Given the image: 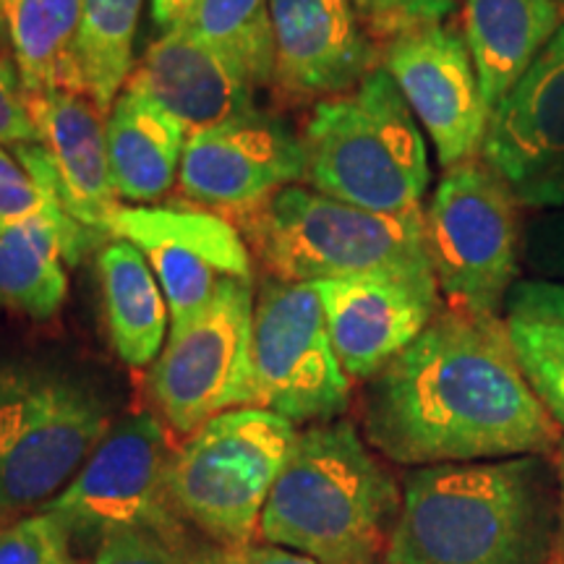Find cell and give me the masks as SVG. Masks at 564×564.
Returning <instances> with one entry per match:
<instances>
[{
  "label": "cell",
  "instance_id": "21",
  "mask_svg": "<svg viewBox=\"0 0 564 564\" xmlns=\"http://www.w3.org/2000/svg\"><path fill=\"white\" fill-rule=\"evenodd\" d=\"M192 131L131 84L108 116V154L116 192L126 202H158L178 181Z\"/></svg>",
  "mask_w": 564,
  "mask_h": 564
},
{
  "label": "cell",
  "instance_id": "14",
  "mask_svg": "<svg viewBox=\"0 0 564 564\" xmlns=\"http://www.w3.org/2000/svg\"><path fill=\"white\" fill-rule=\"evenodd\" d=\"M345 373L369 382L442 312L434 270H387L314 282Z\"/></svg>",
  "mask_w": 564,
  "mask_h": 564
},
{
  "label": "cell",
  "instance_id": "12",
  "mask_svg": "<svg viewBox=\"0 0 564 564\" xmlns=\"http://www.w3.org/2000/svg\"><path fill=\"white\" fill-rule=\"evenodd\" d=\"M382 66L432 139L444 171L481 154L491 112L457 26L442 21L398 34L384 47Z\"/></svg>",
  "mask_w": 564,
  "mask_h": 564
},
{
  "label": "cell",
  "instance_id": "20",
  "mask_svg": "<svg viewBox=\"0 0 564 564\" xmlns=\"http://www.w3.org/2000/svg\"><path fill=\"white\" fill-rule=\"evenodd\" d=\"M564 24L562 0H463V37L489 112Z\"/></svg>",
  "mask_w": 564,
  "mask_h": 564
},
{
  "label": "cell",
  "instance_id": "5",
  "mask_svg": "<svg viewBox=\"0 0 564 564\" xmlns=\"http://www.w3.org/2000/svg\"><path fill=\"white\" fill-rule=\"evenodd\" d=\"M246 246L267 278L316 282L387 270H432L423 209L382 215L314 188L288 186L236 212Z\"/></svg>",
  "mask_w": 564,
  "mask_h": 564
},
{
  "label": "cell",
  "instance_id": "31",
  "mask_svg": "<svg viewBox=\"0 0 564 564\" xmlns=\"http://www.w3.org/2000/svg\"><path fill=\"white\" fill-rule=\"evenodd\" d=\"M523 262L533 280L564 282V209L539 212L525 225Z\"/></svg>",
  "mask_w": 564,
  "mask_h": 564
},
{
  "label": "cell",
  "instance_id": "22",
  "mask_svg": "<svg viewBox=\"0 0 564 564\" xmlns=\"http://www.w3.org/2000/svg\"><path fill=\"white\" fill-rule=\"evenodd\" d=\"M108 333L129 366H150L167 333V301L150 262L131 241L108 238L97 251Z\"/></svg>",
  "mask_w": 564,
  "mask_h": 564
},
{
  "label": "cell",
  "instance_id": "23",
  "mask_svg": "<svg viewBox=\"0 0 564 564\" xmlns=\"http://www.w3.org/2000/svg\"><path fill=\"white\" fill-rule=\"evenodd\" d=\"M3 11L26 95L74 91L87 97L76 53L82 0H3Z\"/></svg>",
  "mask_w": 564,
  "mask_h": 564
},
{
  "label": "cell",
  "instance_id": "8",
  "mask_svg": "<svg viewBox=\"0 0 564 564\" xmlns=\"http://www.w3.org/2000/svg\"><path fill=\"white\" fill-rule=\"evenodd\" d=\"M426 215V246L447 308L499 316L518 285L523 225L514 188L484 160L444 171Z\"/></svg>",
  "mask_w": 564,
  "mask_h": 564
},
{
  "label": "cell",
  "instance_id": "25",
  "mask_svg": "<svg viewBox=\"0 0 564 564\" xmlns=\"http://www.w3.org/2000/svg\"><path fill=\"white\" fill-rule=\"evenodd\" d=\"M141 0H82L76 53L87 97L102 112L112 108L133 74Z\"/></svg>",
  "mask_w": 564,
  "mask_h": 564
},
{
  "label": "cell",
  "instance_id": "3",
  "mask_svg": "<svg viewBox=\"0 0 564 564\" xmlns=\"http://www.w3.org/2000/svg\"><path fill=\"white\" fill-rule=\"evenodd\" d=\"M403 486L348 419L299 429L259 539L316 564H387Z\"/></svg>",
  "mask_w": 564,
  "mask_h": 564
},
{
  "label": "cell",
  "instance_id": "11",
  "mask_svg": "<svg viewBox=\"0 0 564 564\" xmlns=\"http://www.w3.org/2000/svg\"><path fill=\"white\" fill-rule=\"evenodd\" d=\"M253 303L251 282L225 280L192 322L171 327L147 387L173 432L188 436L225 411L253 408Z\"/></svg>",
  "mask_w": 564,
  "mask_h": 564
},
{
  "label": "cell",
  "instance_id": "10",
  "mask_svg": "<svg viewBox=\"0 0 564 564\" xmlns=\"http://www.w3.org/2000/svg\"><path fill=\"white\" fill-rule=\"evenodd\" d=\"M253 408L295 426L343 419L350 377L333 348L314 282L267 278L253 303Z\"/></svg>",
  "mask_w": 564,
  "mask_h": 564
},
{
  "label": "cell",
  "instance_id": "18",
  "mask_svg": "<svg viewBox=\"0 0 564 564\" xmlns=\"http://www.w3.org/2000/svg\"><path fill=\"white\" fill-rule=\"evenodd\" d=\"M481 160L514 192L564 167V24L491 110Z\"/></svg>",
  "mask_w": 564,
  "mask_h": 564
},
{
  "label": "cell",
  "instance_id": "19",
  "mask_svg": "<svg viewBox=\"0 0 564 564\" xmlns=\"http://www.w3.org/2000/svg\"><path fill=\"white\" fill-rule=\"evenodd\" d=\"M32 220L0 236V306L42 322L68 295L66 264L76 267L100 238L76 225L53 199Z\"/></svg>",
  "mask_w": 564,
  "mask_h": 564
},
{
  "label": "cell",
  "instance_id": "35",
  "mask_svg": "<svg viewBox=\"0 0 564 564\" xmlns=\"http://www.w3.org/2000/svg\"><path fill=\"white\" fill-rule=\"evenodd\" d=\"M186 556L192 564H316L308 556L264 544V541L243 546H217L207 541V544H194Z\"/></svg>",
  "mask_w": 564,
  "mask_h": 564
},
{
  "label": "cell",
  "instance_id": "27",
  "mask_svg": "<svg viewBox=\"0 0 564 564\" xmlns=\"http://www.w3.org/2000/svg\"><path fill=\"white\" fill-rule=\"evenodd\" d=\"M505 324L528 382L564 434V322L507 314Z\"/></svg>",
  "mask_w": 564,
  "mask_h": 564
},
{
  "label": "cell",
  "instance_id": "4",
  "mask_svg": "<svg viewBox=\"0 0 564 564\" xmlns=\"http://www.w3.org/2000/svg\"><path fill=\"white\" fill-rule=\"evenodd\" d=\"M301 141L314 192L382 215L421 209L432 183L426 139L384 66L316 105Z\"/></svg>",
  "mask_w": 564,
  "mask_h": 564
},
{
  "label": "cell",
  "instance_id": "24",
  "mask_svg": "<svg viewBox=\"0 0 564 564\" xmlns=\"http://www.w3.org/2000/svg\"><path fill=\"white\" fill-rule=\"evenodd\" d=\"M110 238L133 246L165 241L199 251L223 278L251 282V251L228 217L199 209L121 207L110 220Z\"/></svg>",
  "mask_w": 564,
  "mask_h": 564
},
{
  "label": "cell",
  "instance_id": "34",
  "mask_svg": "<svg viewBox=\"0 0 564 564\" xmlns=\"http://www.w3.org/2000/svg\"><path fill=\"white\" fill-rule=\"evenodd\" d=\"M37 141L40 137L17 63L0 58V147L17 150L24 144H37Z\"/></svg>",
  "mask_w": 564,
  "mask_h": 564
},
{
  "label": "cell",
  "instance_id": "38",
  "mask_svg": "<svg viewBox=\"0 0 564 564\" xmlns=\"http://www.w3.org/2000/svg\"><path fill=\"white\" fill-rule=\"evenodd\" d=\"M194 0H152V17L160 26L171 30L175 21H181L183 13L192 9Z\"/></svg>",
  "mask_w": 564,
  "mask_h": 564
},
{
  "label": "cell",
  "instance_id": "9",
  "mask_svg": "<svg viewBox=\"0 0 564 564\" xmlns=\"http://www.w3.org/2000/svg\"><path fill=\"white\" fill-rule=\"evenodd\" d=\"M173 453L154 415H126L112 423L74 481L42 510L58 520L70 544L91 554L105 535L123 528L158 535L188 554L194 544L167 486Z\"/></svg>",
  "mask_w": 564,
  "mask_h": 564
},
{
  "label": "cell",
  "instance_id": "36",
  "mask_svg": "<svg viewBox=\"0 0 564 564\" xmlns=\"http://www.w3.org/2000/svg\"><path fill=\"white\" fill-rule=\"evenodd\" d=\"M507 314H533L564 322V282L523 280L507 299Z\"/></svg>",
  "mask_w": 564,
  "mask_h": 564
},
{
  "label": "cell",
  "instance_id": "2",
  "mask_svg": "<svg viewBox=\"0 0 564 564\" xmlns=\"http://www.w3.org/2000/svg\"><path fill=\"white\" fill-rule=\"evenodd\" d=\"M560 510L549 455L413 468L387 564H552Z\"/></svg>",
  "mask_w": 564,
  "mask_h": 564
},
{
  "label": "cell",
  "instance_id": "17",
  "mask_svg": "<svg viewBox=\"0 0 564 564\" xmlns=\"http://www.w3.org/2000/svg\"><path fill=\"white\" fill-rule=\"evenodd\" d=\"M129 84L192 133L257 110L251 76L183 24L147 47Z\"/></svg>",
  "mask_w": 564,
  "mask_h": 564
},
{
  "label": "cell",
  "instance_id": "40",
  "mask_svg": "<svg viewBox=\"0 0 564 564\" xmlns=\"http://www.w3.org/2000/svg\"><path fill=\"white\" fill-rule=\"evenodd\" d=\"M6 34H9V30H6V11H3V0H0V42H3Z\"/></svg>",
  "mask_w": 564,
  "mask_h": 564
},
{
  "label": "cell",
  "instance_id": "29",
  "mask_svg": "<svg viewBox=\"0 0 564 564\" xmlns=\"http://www.w3.org/2000/svg\"><path fill=\"white\" fill-rule=\"evenodd\" d=\"M0 564H82L68 533L51 512L37 510L0 528Z\"/></svg>",
  "mask_w": 564,
  "mask_h": 564
},
{
  "label": "cell",
  "instance_id": "28",
  "mask_svg": "<svg viewBox=\"0 0 564 564\" xmlns=\"http://www.w3.org/2000/svg\"><path fill=\"white\" fill-rule=\"evenodd\" d=\"M137 249L150 262L171 312V327L192 322L215 299L228 278L212 267L199 251L165 241H144Z\"/></svg>",
  "mask_w": 564,
  "mask_h": 564
},
{
  "label": "cell",
  "instance_id": "6",
  "mask_svg": "<svg viewBox=\"0 0 564 564\" xmlns=\"http://www.w3.org/2000/svg\"><path fill=\"white\" fill-rule=\"evenodd\" d=\"M97 384L34 358L0 361V512H37L74 481L112 426Z\"/></svg>",
  "mask_w": 564,
  "mask_h": 564
},
{
  "label": "cell",
  "instance_id": "16",
  "mask_svg": "<svg viewBox=\"0 0 564 564\" xmlns=\"http://www.w3.org/2000/svg\"><path fill=\"white\" fill-rule=\"evenodd\" d=\"M274 79L291 95L337 97L373 68L352 0H270Z\"/></svg>",
  "mask_w": 564,
  "mask_h": 564
},
{
  "label": "cell",
  "instance_id": "15",
  "mask_svg": "<svg viewBox=\"0 0 564 564\" xmlns=\"http://www.w3.org/2000/svg\"><path fill=\"white\" fill-rule=\"evenodd\" d=\"M178 181L188 199L230 217L306 181L303 141L274 116L243 112L188 137Z\"/></svg>",
  "mask_w": 564,
  "mask_h": 564
},
{
  "label": "cell",
  "instance_id": "33",
  "mask_svg": "<svg viewBox=\"0 0 564 564\" xmlns=\"http://www.w3.org/2000/svg\"><path fill=\"white\" fill-rule=\"evenodd\" d=\"M91 564H192L186 554L141 531H110L91 554Z\"/></svg>",
  "mask_w": 564,
  "mask_h": 564
},
{
  "label": "cell",
  "instance_id": "37",
  "mask_svg": "<svg viewBox=\"0 0 564 564\" xmlns=\"http://www.w3.org/2000/svg\"><path fill=\"white\" fill-rule=\"evenodd\" d=\"M520 207L546 212V209H564V167L546 178L531 183V186L518 188Z\"/></svg>",
  "mask_w": 564,
  "mask_h": 564
},
{
  "label": "cell",
  "instance_id": "39",
  "mask_svg": "<svg viewBox=\"0 0 564 564\" xmlns=\"http://www.w3.org/2000/svg\"><path fill=\"white\" fill-rule=\"evenodd\" d=\"M554 463H556V476H560V497H562V510H560V518H562V525H560V546H562V560H564V436H562L560 447H556V453H554Z\"/></svg>",
  "mask_w": 564,
  "mask_h": 564
},
{
  "label": "cell",
  "instance_id": "13",
  "mask_svg": "<svg viewBox=\"0 0 564 564\" xmlns=\"http://www.w3.org/2000/svg\"><path fill=\"white\" fill-rule=\"evenodd\" d=\"M26 100L40 141L17 147L13 154L45 199L100 241L110 238V220L121 204L110 171L105 112L74 91H42Z\"/></svg>",
  "mask_w": 564,
  "mask_h": 564
},
{
  "label": "cell",
  "instance_id": "26",
  "mask_svg": "<svg viewBox=\"0 0 564 564\" xmlns=\"http://www.w3.org/2000/svg\"><path fill=\"white\" fill-rule=\"evenodd\" d=\"M175 24L236 61L257 87L274 79L270 0H194Z\"/></svg>",
  "mask_w": 564,
  "mask_h": 564
},
{
  "label": "cell",
  "instance_id": "30",
  "mask_svg": "<svg viewBox=\"0 0 564 564\" xmlns=\"http://www.w3.org/2000/svg\"><path fill=\"white\" fill-rule=\"evenodd\" d=\"M366 24L384 37L442 24L455 11L457 0H352Z\"/></svg>",
  "mask_w": 564,
  "mask_h": 564
},
{
  "label": "cell",
  "instance_id": "32",
  "mask_svg": "<svg viewBox=\"0 0 564 564\" xmlns=\"http://www.w3.org/2000/svg\"><path fill=\"white\" fill-rule=\"evenodd\" d=\"M47 202L17 154L0 147V236L45 212Z\"/></svg>",
  "mask_w": 564,
  "mask_h": 564
},
{
  "label": "cell",
  "instance_id": "1",
  "mask_svg": "<svg viewBox=\"0 0 564 564\" xmlns=\"http://www.w3.org/2000/svg\"><path fill=\"white\" fill-rule=\"evenodd\" d=\"M364 436L387 460L426 468L554 457L564 434L528 382L505 319L444 308L366 382Z\"/></svg>",
  "mask_w": 564,
  "mask_h": 564
},
{
  "label": "cell",
  "instance_id": "7",
  "mask_svg": "<svg viewBox=\"0 0 564 564\" xmlns=\"http://www.w3.org/2000/svg\"><path fill=\"white\" fill-rule=\"evenodd\" d=\"M299 426L264 408L209 419L173 453L167 486L183 523L209 544H253Z\"/></svg>",
  "mask_w": 564,
  "mask_h": 564
}]
</instances>
